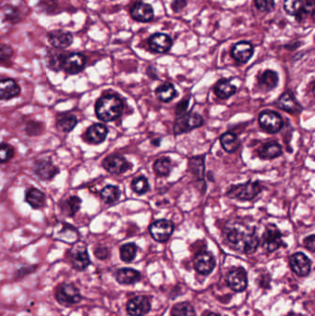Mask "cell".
<instances>
[{
	"mask_svg": "<svg viewBox=\"0 0 315 316\" xmlns=\"http://www.w3.org/2000/svg\"><path fill=\"white\" fill-rule=\"evenodd\" d=\"M25 131H26L28 135H30V136H36V135H39V134H41L44 132V125L41 122L32 120V121H29L26 124Z\"/></svg>",
	"mask_w": 315,
	"mask_h": 316,
	"instance_id": "cell-42",
	"label": "cell"
},
{
	"mask_svg": "<svg viewBox=\"0 0 315 316\" xmlns=\"http://www.w3.org/2000/svg\"><path fill=\"white\" fill-rule=\"evenodd\" d=\"M188 104H189V100H184V101L180 102L177 106V110H176V113L178 116H181L184 114V111L187 109Z\"/></svg>",
	"mask_w": 315,
	"mask_h": 316,
	"instance_id": "cell-49",
	"label": "cell"
},
{
	"mask_svg": "<svg viewBox=\"0 0 315 316\" xmlns=\"http://www.w3.org/2000/svg\"><path fill=\"white\" fill-rule=\"evenodd\" d=\"M69 257H70V262L72 264V266L76 270H85L91 264L90 257L88 255V252H87L86 246L83 243L75 244V246L69 252Z\"/></svg>",
	"mask_w": 315,
	"mask_h": 316,
	"instance_id": "cell-9",
	"label": "cell"
},
{
	"mask_svg": "<svg viewBox=\"0 0 315 316\" xmlns=\"http://www.w3.org/2000/svg\"><path fill=\"white\" fill-rule=\"evenodd\" d=\"M202 117L197 113H187L179 116L174 123V133L176 135L189 133L203 125Z\"/></svg>",
	"mask_w": 315,
	"mask_h": 316,
	"instance_id": "cell-5",
	"label": "cell"
},
{
	"mask_svg": "<svg viewBox=\"0 0 315 316\" xmlns=\"http://www.w3.org/2000/svg\"><path fill=\"white\" fill-rule=\"evenodd\" d=\"M95 255H96L98 259L104 260V259H106L107 256H108V251H107L106 248L98 247L97 249H96V251H95Z\"/></svg>",
	"mask_w": 315,
	"mask_h": 316,
	"instance_id": "cell-46",
	"label": "cell"
},
{
	"mask_svg": "<svg viewBox=\"0 0 315 316\" xmlns=\"http://www.w3.org/2000/svg\"><path fill=\"white\" fill-rule=\"evenodd\" d=\"M14 156V148L8 143H0V163H6Z\"/></svg>",
	"mask_w": 315,
	"mask_h": 316,
	"instance_id": "cell-41",
	"label": "cell"
},
{
	"mask_svg": "<svg viewBox=\"0 0 315 316\" xmlns=\"http://www.w3.org/2000/svg\"><path fill=\"white\" fill-rule=\"evenodd\" d=\"M131 15L138 22L147 23L154 18V9L151 5L144 2H136L131 9Z\"/></svg>",
	"mask_w": 315,
	"mask_h": 316,
	"instance_id": "cell-17",
	"label": "cell"
},
{
	"mask_svg": "<svg viewBox=\"0 0 315 316\" xmlns=\"http://www.w3.org/2000/svg\"><path fill=\"white\" fill-rule=\"evenodd\" d=\"M279 84V75L273 70H265L259 78V85L265 91L273 90Z\"/></svg>",
	"mask_w": 315,
	"mask_h": 316,
	"instance_id": "cell-29",
	"label": "cell"
},
{
	"mask_svg": "<svg viewBox=\"0 0 315 316\" xmlns=\"http://www.w3.org/2000/svg\"><path fill=\"white\" fill-rule=\"evenodd\" d=\"M77 123H78V120L74 115L61 114L59 116L58 120H57V127L61 132L69 133L75 128Z\"/></svg>",
	"mask_w": 315,
	"mask_h": 316,
	"instance_id": "cell-31",
	"label": "cell"
},
{
	"mask_svg": "<svg viewBox=\"0 0 315 316\" xmlns=\"http://www.w3.org/2000/svg\"><path fill=\"white\" fill-rule=\"evenodd\" d=\"M231 54L237 62L246 63L253 55V46L249 42H239L234 46Z\"/></svg>",
	"mask_w": 315,
	"mask_h": 316,
	"instance_id": "cell-20",
	"label": "cell"
},
{
	"mask_svg": "<svg viewBox=\"0 0 315 316\" xmlns=\"http://www.w3.org/2000/svg\"><path fill=\"white\" fill-rule=\"evenodd\" d=\"M187 5V1L186 0H174L173 3H172V9L176 12L180 11L181 9H184Z\"/></svg>",
	"mask_w": 315,
	"mask_h": 316,
	"instance_id": "cell-47",
	"label": "cell"
},
{
	"mask_svg": "<svg viewBox=\"0 0 315 316\" xmlns=\"http://www.w3.org/2000/svg\"><path fill=\"white\" fill-rule=\"evenodd\" d=\"M263 191L258 181H247L245 183L233 185L228 190L226 195L238 201H251Z\"/></svg>",
	"mask_w": 315,
	"mask_h": 316,
	"instance_id": "cell-3",
	"label": "cell"
},
{
	"mask_svg": "<svg viewBox=\"0 0 315 316\" xmlns=\"http://www.w3.org/2000/svg\"><path fill=\"white\" fill-rule=\"evenodd\" d=\"M220 142L225 151L228 152L229 154L234 153L240 145L238 138L233 133H226L222 134V136L220 137Z\"/></svg>",
	"mask_w": 315,
	"mask_h": 316,
	"instance_id": "cell-30",
	"label": "cell"
},
{
	"mask_svg": "<svg viewBox=\"0 0 315 316\" xmlns=\"http://www.w3.org/2000/svg\"><path fill=\"white\" fill-rule=\"evenodd\" d=\"M26 202L34 209L42 208L46 205V195L41 191L31 188L26 193Z\"/></svg>",
	"mask_w": 315,
	"mask_h": 316,
	"instance_id": "cell-28",
	"label": "cell"
},
{
	"mask_svg": "<svg viewBox=\"0 0 315 316\" xmlns=\"http://www.w3.org/2000/svg\"><path fill=\"white\" fill-rule=\"evenodd\" d=\"M189 170L197 179H202L205 177V158L203 156H194L189 160Z\"/></svg>",
	"mask_w": 315,
	"mask_h": 316,
	"instance_id": "cell-32",
	"label": "cell"
},
{
	"mask_svg": "<svg viewBox=\"0 0 315 316\" xmlns=\"http://www.w3.org/2000/svg\"><path fill=\"white\" fill-rule=\"evenodd\" d=\"M315 0H303V14L304 16L314 14Z\"/></svg>",
	"mask_w": 315,
	"mask_h": 316,
	"instance_id": "cell-45",
	"label": "cell"
},
{
	"mask_svg": "<svg viewBox=\"0 0 315 316\" xmlns=\"http://www.w3.org/2000/svg\"><path fill=\"white\" fill-rule=\"evenodd\" d=\"M123 108V102L120 97L114 94H107L96 102V116L102 121L110 122L120 117Z\"/></svg>",
	"mask_w": 315,
	"mask_h": 316,
	"instance_id": "cell-2",
	"label": "cell"
},
{
	"mask_svg": "<svg viewBox=\"0 0 315 316\" xmlns=\"http://www.w3.org/2000/svg\"><path fill=\"white\" fill-rule=\"evenodd\" d=\"M284 8L289 15L297 16L302 20L303 14V0H285Z\"/></svg>",
	"mask_w": 315,
	"mask_h": 316,
	"instance_id": "cell-34",
	"label": "cell"
},
{
	"mask_svg": "<svg viewBox=\"0 0 315 316\" xmlns=\"http://www.w3.org/2000/svg\"><path fill=\"white\" fill-rule=\"evenodd\" d=\"M49 42L51 45L57 48H66L71 45L73 37L69 32L63 31H55L49 34Z\"/></svg>",
	"mask_w": 315,
	"mask_h": 316,
	"instance_id": "cell-23",
	"label": "cell"
},
{
	"mask_svg": "<svg viewBox=\"0 0 315 316\" xmlns=\"http://www.w3.org/2000/svg\"><path fill=\"white\" fill-rule=\"evenodd\" d=\"M174 224L168 219L156 220L150 225V233L153 238L158 243H165L173 234Z\"/></svg>",
	"mask_w": 315,
	"mask_h": 316,
	"instance_id": "cell-7",
	"label": "cell"
},
{
	"mask_svg": "<svg viewBox=\"0 0 315 316\" xmlns=\"http://www.w3.org/2000/svg\"><path fill=\"white\" fill-rule=\"evenodd\" d=\"M103 166L111 174H122L132 169V164L119 155H111L107 156L103 162Z\"/></svg>",
	"mask_w": 315,
	"mask_h": 316,
	"instance_id": "cell-10",
	"label": "cell"
},
{
	"mask_svg": "<svg viewBox=\"0 0 315 316\" xmlns=\"http://www.w3.org/2000/svg\"><path fill=\"white\" fill-rule=\"evenodd\" d=\"M257 9L263 12H267L274 9V0H255Z\"/></svg>",
	"mask_w": 315,
	"mask_h": 316,
	"instance_id": "cell-43",
	"label": "cell"
},
{
	"mask_svg": "<svg viewBox=\"0 0 315 316\" xmlns=\"http://www.w3.org/2000/svg\"><path fill=\"white\" fill-rule=\"evenodd\" d=\"M79 238L78 231L76 229L70 227L68 224L64 229L60 231V237L59 239L65 241V243H74L77 241Z\"/></svg>",
	"mask_w": 315,
	"mask_h": 316,
	"instance_id": "cell-39",
	"label": "cell"
},
{
	"mask_svg": "<svg viewBox=\"0 0 315 316\" xmlns=\"http://www.w3.org/2000/svg\"><path fill=\"white\" fill-rule=\"evenodd\" d=\"M304 246L311 252H314V235H311L304 239Z\"/></svg>",
	"mask_w": 315,
	"mask_h": 316,
	"instance_id": "cell-48",
	"label": "cell"
},
{
	"mask_svg": "<svg viewBox=\"0 0 315 316\" xmlns=\"http://www.w3.org/2000/svg\"><path fill=\"white\" fill-rule=\"evenodd\" d=\"M156 97H158L160 101L166 102L171 101L174 97L177 96V91L171 83H165L159 87H157L156 90Z\"/></svg>",
	"mask_w": 315,
	"mask_h": 316,
	"instance_id": "cell-33",
	"label": "cell"
},
{
	"mask_svg": "<svg viewBox=\"0 0 315 316\" xmlns=\"http://www.w3.org/2000/svg\"><path fill=\"white\" fill-rule=\"evenodd\" d=\"M276 105H279L280 109L284 110L289 114H298L302 112V105L299 104L294 95L289 91L284 92L283 95L279 97Z\"/></svg>",
	"mask_w": 315,
	"mask_h": 316,
	"instance_id": "cell-16",
	"label": "cell"
},
{
	"mask_svg": "<svg viewBox=\"0 0 315 316\" xmlns=\"http://www.w3.org/2000/svg\"><path fill=\"white\" fill-rule=\"evenodd\" d=\"M57 301L64 305L71 306L81 302L82 295L80 289L72 283H63L58 287L55 290Z\"/></svg>",
	"mask_w": 315,
	"mask_h": 316,
	"instance_id": "cell-4",
	"label": "cell"
},
{
	"mask_svg": "<svg viewBox=\"0 0 315 316\" xmlns=\"http://www.w3.org/2000/svg\"><path fill=\"white\" fill-rule=\"evenodd\" d=\"M194 267L201 275H209L215 267V257L211 252H199L194 259Z\"/></svg>",
	"mask_w": 315,
	"mask_h": 316,
	"instance_id": "cell-14",
	"label": "cell"
},
{
	"mask_svg": "<svg viewBox=\"0 0 315 316\" xmlns=\"http://www.w3.org/2000/svg\"><path fill=\"white\" fill-rule=\"evenodd\" d=\"M172 316H196V312L192 304L188 303H180L173 307Z\"/></svg>",
	"mask_w": 315,
	"mask_h": 316,
	"instance_id": "cell-38",
	"label": "cell"
},
{
	"mask_svg": "<svg viewBox=\"0 0 315 316\" xmlns=\"http://www.w3.org/2000/svg\"><path fill=\"white\" fill-rule=\"evenodd\" d=\"M82 205V200L77 196H71L60 203V209L65 215L72 217L77 214Z\"/></svg>",
	"mask_w": 315,
	"mask_h": 316,
	"instance_id": "cell-27",
	"label": "cell"
},
{
	"mask_svg": "<svg viewBox=\"0 0 315 316\" xmlns=\"http://www.w3.org/2000/svg\"><path fill=\"white\" fill-rule=\"evenodd\" d=\"M261 128L268 133H276L283 127V119L274 111L265 110L259 116Z\"/></svg>",
	"mask_w": 315,
	"mask_h": 316,
	"instance_id": "cell-8",
	"label": "cell"
},
{
	"mask_svg": "<svg viewBox=\"0 0 315 316\" xmlns=\"http://www.w3.org/2000/svg\"><path fill=\"white\" fill-rule=\"evenodd\" d=\"M86 59L84 55L79 53H74L67 55L61 61V67L69 74H77L84 69Z\"/></svg>",
	"mask_w": 315,
	"mask_h": 316,
	"instance_id": "cell-12",
	"label": "cell"
},
{
	"mask_svg": "<svg viewBox=\"0 0 315 316\" xmlns=\"http://www.w3.org/2000/svg\"><path fill=\"white\" fill-rule=\"evenodd\" d=\"M205 316H221L218 313H215V312H208V313H206Z\"/></svg>",
	"mask_w": 315,
	"mask_h": 316,
	"instance_id": "cell-50",
	"label": "cell"
},
{
	"mask_svg": "<svg viewBox=\"0 0 315 316\" xmlns=\"http://www.w3.org/2000/svg\"><path fill=\"white\" fill-rule=\"evenodd\" d=\"M282 154V147L277 142H267L258 150V156L262 159H274Z\"/></svg>",
	"mask_w": 315,
	"mask_h": 316,
	"instance_id": "cell-24",
	"label": "cell"
},
{
	"mask_svg": "<svg viewBox=\"0 0 315 316\" xmlns=\"http://www.w3.org/2000/svg\"><path fill=\"white\" fill-rule=\"evenodd\" d=\"M236 92L237 88L230 83L229 80H220L219 82L215 84V96L220 99H228L235 95Z\"/></svg>",
	"mask_w": 315,
	"mask_h": 316,
	"instance_id": "cell-26",
	"label": "cell"
},
{
	"mask_svg": "<svg viewBox=\"0 0 315 316\" xmlns=\"http://www.w3.org/2000/svg\"><path fill=\"white\" fill-rule=\"evenodd\" d=\"M137 254V246L135 243H127L120 247V258L125 263H131Z\"/></svg>",
	"mask_w": 315,
	"mask_h": 316,
	"instance_id": "cell-37",
	"label": "cell"
},
{
	"mask_svg": "<svg viewBox=\"0 0 315 316\" xmlns=\"http://www.w3.org/2000/svg\"><path fill=\"white\" fill-rule=\"evenodd\" d=\"M21 92V87L18 83L11 79H4L0 81V99L8 100L18 97Z\"/></svg>",
	"mask_w": 315,
	"mask_h": 316,
	"instance_id": "cell-21",
	"label": "cell"
},
{
	"mask_svg": "<svg viewBox=\"0 0 315 316\" xmlns=\"http://www.w3.org/2000/svg\"><path fill=\"white\" fill-rule=\"evenodd\" d=\"M151 310L149 299L144 296H137L128 301L127 312L131 316L145 315Z\"/></svg>",
	"mask_w": 315,
	"mask_h": 316,
	"instance_id": "cell-13",
	"label": "cell"
},
{
	"mask_svg": "<svg viewBox=\"0 0 315 316\" xmlns=\"http://www.w3.org/2000/svg\"><path fill=\"white\" fill-rule=\"evenodd\" d=\"M290 266L293 272L299 276H306L311 271L310 259L302 252H296L290 258Z\"/></svg>",
	"mask_w": 315,
	"mask_h": 316,
	"instance_id": "cell-15",
	"label": "cell"
},
{
	"mask_svg": "<svg viewBox=\"0 0 315 316\" xmlns=\"http://www.w3.org/2000/svg\"><path fill=\"white\" fill-rule=\"evenodd\" d=\"M224 237L230 247L246 254L255 252L260 244L255 227L243 220H229L225 226Z\"/></svg>",
	"mask_w": 315,
	"mask_h": 316,
	"instance_id": "cell-1",
	"label": "cell"
},
{
	"mask_svg": "<svg viewBox=\"0 0 315 316\" xmlns=\"http://www.w3.org/2000/svg\"><path fill=\"white\" fill-rule=\"evenodd\" d=\"M100 196L105 203H114L120 197V190L117 186L107 185L101 191Z\"/></svg>",
	"mask_w": 315,
	"mask_h": 316,
	"instance_id": "cell-35",
	"label": "cell"
},
{
	"mask_svg": "<svg viewBox=\"0 0 315 316\" xmlns=\"http://www.w3.org/2000/svg\"><path fill=\"white\" fill-rule=\"evenodd\" d=\"M227 283L229 288L234 291L242 292L244 291L248 285L246 271L242 267H237L230 271L227 276Z\"/></svg>",
	"mask_w": 315,
	"mask_h": 316,
	"instance_id": "cell-11",
	"label": "cell"
},
{
	"mask_svg": "<svg viewBox=\"0 0 315 316\" xmlns=\"http://www.w3.org/2000/svg\"><path fill=\"white\" fill-rule=\"evenodd\" d=\"M107 133L108 131L105 125L100 123L94 124L87 129L85 136L88 142L94 144H99L105 141Z\"/></svg>",
	"mask_w": 315,
	"mask_h": 316,
	"instance_id": "cell-22",
	"label": "cell"
},
{
	"mask_svg": "<svg viewBox=\"0 0 315 316\" xmlns=\"http://www.w3.org/2000/svg\"><path fill=\"white\" fill-rule=\"evenodd\" d=\"M172 169H173L172 162L168 157L159 158L154 164V170L156 171V174L160 177L169 176Z\"/></svg>",
	"mask_w": 315,
	"mask_h": 316,
	"instance_id": "cell-36",
	"label": "cell"
},
{
	"mask_svg": "<svg viewBox=\"0 0 315 316\" xmlns=\"http://www.w3.org/2000/svg\"><path fill=\"white\" fill-rule=\"evenodd\" d=\"M149 182L146 178L144 177H138L134 179L132 182V189L134 193H137L139 195H142L146 193L149 191Z\"/></svg>",
	"mask_w": 315,
	"mask_h": 316,
	"instance_id": "cell-40",
	"label": "cell"
},
{
	"mask_svg": "<svg viewBox=\"0 0 315 316\" xmlns=\"http://www.w3.org/2000/svg\"><path fill=\"white\" fill-rule=\"evenodd\" d=\"M141 280V274L133 268H121L117 272V280L120 284H134Z\"/></svg>",
	"mask_w": 315,
	"mask_h": 316,
	"instance_id": "cell-25",
	"label": "cell"
},
{
	"mask_svg": "<svg viewBox=\"0 0 315 316\" xmlns=\"http://www.w3.org/2000/svg\"><path fill=\"white\" fill-rule=\"evenodd\" d=\"M34 172L42 180H51L59 174L60 170L51 161L41 160L35 164Z\"/></svg>",
	"mask_w": 315,
	"mask_h": 316,
	"instance_id": "cell-19",
	"label": "cell"
},
{
	"mask_svg": "<svg viewBox=\"0 0 315 316\" xmlns=\"http://www.w3.org/2000/svg\"><path fill=\"white\" fill-rule=\"evenodd\" d=\"M262 246L268 252H274L281 246H285L282 234L275 225L266 226L265 232L262 236Z\"/></svg>",
	"mask_w": 315,
	"mask_h": 316,
	"instance_id": "cell-6",
	"label": "cell"
},
{
	"mask_svg": "<svg viewBox=\"0 0 315 316\" xmlns=\"http://www.w3.org/2000/svg\"><path fill=\"white\" fill-rule=\"evenodd\" d=\"M172 39L164 33H155L149 38V46L156 53H166L172 46Z\"/></svg>",
	"mask_w": 315,
	"mask_h": 316,
	"instance_id": "cell-18",
	"label": "cell"
},
{
	"mask_svg": "<svg viewBox=\"0 0 315 316\" xmlns=\"http://www.w3.org/2000/svg\"><path fill=\"white\" fill-rule=\"evenodd\" d=\"M13 50L11 49L10 46L0 44V62L8 61L11 58Z\"/></svg>",
	"mask_w": 315,
	"mask_h": 316,
	"instance_id": "cell-44",
	"label": "cell"
}]
</instances>
